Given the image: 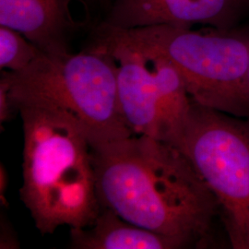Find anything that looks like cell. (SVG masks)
Segmentation results:
<instances>
[{"label":"cell","mask_w":249,"mask_h":249,"mask_svg":"<svg viewBox=\"0 0 249 249\" xmlns=\"http://www.w3.org/2000/svg\"><path fill=\"white\" fill-rule=\"evenodd\" d=\"M71 247L77 249H178L184 241L129 223L114 211L101 207L94 223L71 229Z\"/></svg>","instance_id":"obj_9"},{"label":"cell","mask_w":249,"mask_h":249,"mask_svg":"<svg viewBox=\"0 0 249 249\" xmlns=\"http://www.w3.org/2000/svg\"><path fill=\"white\" fill-rule=\"evenodd\" d=\"M248 82H249V72H248Z\"/></svg>","instance_id":"obj_13"},{"label":"cell","mask_w":249,"mask_h":249,"mask_svg":"<svg viewBox=\"0 0 249 249\" xmlns=\"http://www.w3.org/2000/svg\"><path fill=\"white\" fill-rule=\"evenodd\" d=\"M71 0H0V25L9 27L44 53L69 52Z\"/></svg>","instance_id":"obj_8"},{"label":"cell","mask_w":249,"mask_h":249,"mask_svg":"<svg viewBox=\"0 0 249 249\" xmlns=\"http://www.w3.org/2000/svg\"><path fill=\"white\" fill-rule=\"evenodd\" d=\"M15 108L12 107L8 94V87L0 80V122L1 124L8 121Z\"/></svg>","instance_id":"obj_11"},{"label":"cell","mask_w":249,"mask_h":249,"mask_svg":"<svg viewBox=\"0 0 249 249\" xmlns=\"http://www.w3.org/2000/svg\"><path fill=\"white\" fill-rule=\"evenodd\" d=\"M249 16V0H115L104 23L117 29L201 24L230 30Z\"/></svg>","instance_id":"obj_7"},{"label":"cell","mask_w":249,"mask_h":249,"mask_svg":"<svg viewBox=\"0 0 249 249\" xmlns=\"http://www.w3.org/2000/svg\"><path fill=\"white\" fill-rule=\"evenodd\" d=\"M213 192L233 249H249V117L192 102L174 144Z\"/></svg>","instance_id":"obj_5"},{"label":"cell","mask_w":249,"mask_h":249,"mask_svg":"<svg viewBox=\"0 0 249 249\" xmlns=\"http://www.w3.org/2000/svg\"><path fill=\"white\" fill-rule=\"evenodd\" d=\"M94 38L166 58L195 103L249 117V26L193 31L172 25L117 29L103 23Z\"/></svg>","instance_id":"obj_3"},{"label":"cell","mask_w":249,"mask_h":249,"mask_svg":"<svg viewBox=\"0 0 249 249\" xmlns=\"http://www.w3.org/2000/svg\"><path fill=\"white\" fill-rule=\"evenodd\" d=\"M89 46L115 62L120 108L132 132L174 145L193 102L174 65L158 54L113 42L94 39Z\"/></svg>","instance_id":"obj_6"},{"label":"cell","mask_w":249,"mask_h":249,"mask_svg":"<svg viewBox=\"0 0 249 249\" xmlns=\"http://www.w3.org/2000/svg\"><path fill=\"white\" fill-rule=\"evenodd\" d=\"M23 124L20 197L43 234L94 223L99 202L92 148L75 119L60 109L19 104Z\"/></svg>","instance_id":"obj_2"},{"label":"cell","mask_w":249,"mask_h":249,"mask_svg":"<svg viewBox=\"0 0 249 249\" xmlns=\"http://www.w3.org/2000/svg\"><path fill=\"white\" fill-rule=\"evenodd\" d=\"M84 2H94V1H101V0H83Z\"/></svg>","instance_id":"obj_12"},{"label":"cell","mask_w":249,"mask_h":249,"mask_svg":"<svg viewBox=\"0 0 249 249\" xmlns=\"http://www.w3.org/2000/svg\"><path fill=\"white\" fill-rule=\"evenodd\" d=\"M101 207L188 248L213 244L216 198L187 156L143 135L92 149Z\"/></svg>","instance_id":"obj_1"},{"label":"cell","mask_w":249,"mask_h":249,"mask_svg":"<svg viewBox=\"0 0 249 249\" xmlns=\"http://www.w3.org/2000/svg\"><path fill=\"white\" fill-rule=\"evenodd\" d=\"M0 80L15 110L19 104L62 110L80 124L92 149L135 135L120 108L115 62L100 49L42 52L21 71H2Z\"/></svg>","instance_id":"obj_4"},{"label":"cell","mask_w":249,"mask_h":249,"mask_svg":"<svg viewBox=\"0 0 249 249\" xmlns=\"http://www.w3.org/2000/svg\"><path fill=\"white\" fill-rule=\"evenodd\" d=\"M43 51L20 33L0 25L1 71L18 72L36 60Z\"/></svg>","instance_id":"obj_10"}]
</instances>
